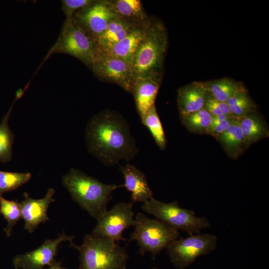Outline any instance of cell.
<instances>
[{
	"instance_id": "obj_1",
	"label": "cell",
	"mask_w": 269,
	"mask_h": 269,
	"mask_svg": "<svg viewBox=\"0 0 269 269\" xmlns=\"http://www.w3.org/2000/svg\"><path fill=\"white\" fill-rule=\"evenodd\" d=\"M87 147L104 164L112 166L134 158L138 152L129 126L119 114L110 111L94 116L85 130Z\"/></svg>"
},
{
	"instance_id": "obj_2",
	"label": "cell",
	"mask_w": 269,
	"mask_h": 269,
	"mask_svg": "<svg viewBox=\"0 0 269 269\" xmlns=\"http://www.w3.org/2000/svg\"><path fill=\"white\" fill-rule=\"evenodd\" d=\"M62 184L74 201L96 219L107 211L113 192L123 186L104 183L73 168L63 176Z\"/></svg>"
},
{
	"instance_id": "obj_3",
	"label": "cell",
	"mask_w": 269,
	"mask_h": 269,
	"mask_svg": "<svg viewBox=\"0 0 269 269\" xmlns=\"http://www.w3.org/2000/svg\"><path fill=\"white\" fill-rule=\"evenodd\" d=\"M167 43L164 25L160 21L151 18L134 57L133 68L136 79L151 76L161 79Z\"/></svg>"
},
{
	"instance_id": "obj_4",
	"label": "cell",
	"mask_w": 269,
	"mask_h": 269,
	"mask_svg": "<svg viewBox=\"0 0 269 269\" xmlns=\"http://www.w3.org/2000/svg\"><path fill=\"white\" fill-rule=\"evenodd\" d=\"M70 246L80 254L79 269H125L128 258L118 242L94 233L85 236L80 246L73 241Z\"/></svg>"
},
{
	"instance_id": "obj_5",
	"label": "cell",
	"mask_w": 269,
	"mask_h": 269,
	"mask_svg": "<svg viewBox=\"0 0 269 269\" xmlns=\"http://www.w3.org/2000/svg\"><path fill=\"white\" fill-rule=\"evenodd\" d=\"M142 209L170 227L189 235L200 233L210 226L206 218L196 216L193 210L181 207L176 201L165 203L152 197L143 203Z\"/></svg>"
},
{
	"instance_id": "obj_6",
	"label": "cell",
	"mask_w": 269,
	"mask_h": 269,
	"mask_svg": "<svg viewBox=\"0 0 269 269\" xmlns=\"http://www.w3.org/2000/svg\"><path fill=\"white\" fill-rule=\"evenodd\" d=\"M134 220V229L130 240L137 241L141 255L149 252L154 257L179 237L178 231L141 213H137Z\"/></svg>"
},
{
	"instance_id": "obj_7",
	"label": "cell",
	"mask_w": 269,
	"mask_h": 269,
	"mask_svg": "<svg viewBox=\"0 0 269 269\" xmlns=\"http://www.w3.org/2000/svg\"><path fill=\"white\" fill-rule=\"evenodd\" d=\"M56 53L72 56L91 69L97 54V47L94 40L72 19H65L57 41L44 61Z\"/></svg>"
},
{
	"instance_id": "obj_8",
	"label": "cell",
	"mask_w": 269,
	"mask_h": 269,
	"mask_svg": "<svg viewBox=\"0 0 269 269\" xmlns=\"http://www.w3.org/2000/svg\"><path fill=\"white\" fill-rule=\"evenodd\" d=\"M217 244L216 236L195 234L185 238L177 239L166 248L172 263L180 269L191 264L198 257L209 254Z\"/></svg>"
},
{
	"instance_id": "obj_9",
	"label": "cell",
	"mask_w": 269,
	"mask_h": 269,
	"mask_svg": "<svg viewBox=\"0 0 269 269\" xmlns=\"http://www.w3.org/2000/svg\"><path fill=\"white\" fill-rule=\"evenodd\" d=\"M90 69L100 80L117 84L132 93L136 80L133 65L97 52Z\"/></svg>"
},
{
	"instance_id": "obj_10",
	"label": "cell",
	"mask_w": 269,
	"mask_h": 269,
	"mask_svg": "<svg viewBox=\"0 0 269 269\" xmlns=\"http://www.w3.org/2000/svg\"><path fill=\"white\" fill-rule=\"evenodd\" d=\"M93 233L109 238L119 243L126 240L122 234L135 223L132 202H121L106 211L97 219Z\"/></svg>"
},
{
	"instance_id": "obj_11",
	"label": "cell",
	"mask_w": 269,
	"mask_h": 269,
	"mask_svg": "<svg viewBox=\"0 0 269 269\" xmlns=\"http://www.w3.org/2000/svg\"><path fill=\"white\" fill-rule=\"evenodd\" d=\"M117 16L109 0H95L89 6L76 12L73 21L94 42L105 31L110 22Z\"/></svg>"
},
{
	"instance_id": "obj_12",
	"label": "cell",
	"mask_w": 269,
	"mask_h": 269,
	"mask_svg": "<svg viewBox=\"0 0 269 269\" xmlns=\"http://www.w3.org/2000/svg\"><path fill=\"white\" fill-rule=\"evenodd\" d=\"M73 239V236L63 233L54 240L47 239L37 249L15 256L13 267L15 269H43L55 261L59 245L64 241L72 242Z\"/></svg>"
},
{
	"instance_id": "obj_13",
	"label": "cell",
	"mask_w": 269,
	"mask_h": 269,
	"mask_svg": "<svg viewBox=\"0 0 269 269\" xmlns=\"http://www.w3.org/2000/svg\"><path fill=\"white\" fill-rule=\"evenodd\" d=\"M55 192L54 189L50 188L43 198L37 199L24 192V199L20 203L21 217L24 222V228L28 232L32 233L40 223L49 220L47 211L50 204L55 201L53 198Z\"/></svg>"
},
{
	"instance_id": "obj_14",
	"label": "cell",
	"mask_w": 269,
	"mask_h": 269,
	"mask_svg": "<svg viewBox=\"0 0 269 269\" xmlns=\"http://www.w3.org/2000/svg\"><path fill=\"white\" fill-rule=\"evenodd\" d=\"M147 25L135 27L122 40L109 47L97 49V52L120 59L133 66L136 49L144 35Z\"/></svg>"
},
{
	"instance_id": "obj_15",
	"label": "cell",
	"mask_w": 269,
	"mask_h": 269,
	"mask_svg": "<svg viewBox=\"0 0 269 269\" xmlns=\"http://www.w3.org/2000/svg\"><path fill=\"white\" fill-rule=\"evenodd\" d=\"M120 171L125 180L123 186L131 193L132 203L141 202L143 203L152 198L144 174L136 166L128 164L120 166Z\"/></svg>"
},
{
	"instance_id": "obj_16",
	"label": "cell",
	"mask_w": 269,
	"mask_h": 269,
	"mask_svg": "<svg viewBox=\"0 0 269 269\" xmlns=\"http://www.w3.org/2000/svg\"><path fill=\"white\" fill-rule=\"evenodd\" d=\"M161 79L151 76L136 79L132 91L136 109L141 120L148 109L155 104V100Z\"/></svg>"
},
{
	"instance_id": "obj_17",
	"label": "cell",
	"mask_w": 269,
	"mask_h": 269,
	"mask_svg": "<svg viewBox=\"0 0 269 269\" xmlns=\"http://www.w3.org/2000/svg\"><path fill=\"white\" fill-rule=\"evenodd\" d=\"M207 95V93L201 82H193L180 88L177 99L180 115L203 109Z\"/></svg>"
},
{
	"instance_id": "obj_18",
	"label": "cell",
	"mask_w": 269,
	"mask_h": 269,
	"mask_svg": "<svg viewBox=\"0 0 269 269\" xmlns=\"http://www.w3.org/2000/svg\"><path fill=\"white\" fill-rule=\"evenodd\" d=\"M116 15L138 26H147L151 18L148 17L139 0H109Z\"/></svg>"
},
{
	"instance_id": "obj_19",
	"label": "cell",
	"mask_w": 269,
	"mask_h": 269,
	"mask_svg": "<svg viewBox=\"0 0 269 269\" xmlns=\"http://www.w3.org/2000/svg\"><path fill=\"white\" fill-rule=\"evenodd\" d=\"M137 26L124 19L116 17L95 41L97 49L106 48L118 42Z\"/></svg>"
},
{
	"instance_id": "obj_20",
	"label": "cell",
	"mask_w": 269,
	"mask_h": 269,
	"mask_svg": "<svg viewBox=\"0 0 269 269\" xmlns=\"http://www.w3.org/2000/svg\"><path fill=\"white\" fill-rule=\"evenodd\" d=\"M222 145L227 154L236 159L249 146L236 119L224 133L215 138Z\"/></svg>"
},
{
	"instance_id": "obj_21",
	"label": "cell",
	"mask_w": 269,
	"mask_h": 269,
	"mask_svg": "<svg viewBox=\"0 0 269 269\" xmlns=\"http://www.w3.org/2000/svg\"><path fill=\"white\" fill-rule=\"evenodd\" d=\"M238 121L248 145L269 136L267 124L256 112L238 119Z\"/></svg>"
},
{
	"instance_id": "obj_22",
	"label": "cell",
	"mask_w": 269,
	"mask_h": 269,
	"mask_svg": "<svg viewBox=\"0 0 269 269\" xmlns=\"http://www.w3.org/2000/svg\"><path fill=\"white\" fill-rule=\"evenodd\" d=\"M201 82L209 95L222 102H227L237 92L245 88L242 83L227 78Z\"/></svg>"
},
{
	"instance_id": "obj_23",
	"label": "cell",
	"mask_w": 269,
	"mask_h": 269,
	"mask_svg": "<svg viewBox=\"0 0 269 269\" xmlns=\"http://www.w3.org/2000/svg\"><path fill=\"white\" fill-rule=\"evenodd\" d=\"M227 103L232 116L237 120L256 111V105L245 87L237 92Z\"/></svg>"
},
{
	"instance_id": "obj_24",
	"label": "cell",
	"mask_w": 269,
	"mask_h": 269,
	"mask_svg": "<svg viewBox=\"0 0 269 269\" xmlns=\"http://www.w3.org/2000/svg\"><path fill=\"white\" fill-rule=\"evenodd\" d=\"M181 122L190 131L206 134L212 122V115L205 108L186 115H180Z\"/></svg>"
},
{
	"instance_id": "obj_25",
	"label": "cell",
	"mask_w": 269,
	"mask_h": 269,
	"mask_svg": "<svg viewBox=\"0 0 269 269\" xmlns=\"http://www.w3.org/2000/svg\"><path fill=\"white\" fill-rule=\"evenodd\" d=\"M13 105L2 118L0 124V162L10 161L12 157V147L14 136L8 126V119Z\"/></svg>"
},
{
	"instance_id": "obj_26",
	"label": "cell",
	"mask_w": 269,
	"mask_h": 269,
	"mask_svg": "<svg viewBox=\"0 0 269 269\" xmlns=\"http://www.w3.org/2000/svg\"><path fill=\"white\" fill-rule=\"evenodd\" d=\"M141 120L149 131L158 146L161 149H164L166 146V140L155 104L148 109Z\"/></svg>"
},
{
	"instance_id": "obj_27",
	"label": "cell",
	"mask_w": 269,
	"mask_h": 269,
	"mask_svg": "<svg viewBox=\"0 0 269 269\" xmlns=\"http://www.w3.org/2000/svg\"><path fill=\"white\" fill-rule=\"evenodd\" d=\"M0 214L7 221V225L4 231L9 237L13 227L21 218L20 203L17 200H6L0 194Z\"/></svg>"
},
{
	"instance_id": "obj_28",
	"label": "cell",
	"mask_w": 269,
	"mask_h": 269,
	"mask_svg": "<svg viewBox=\"0 0 269 269\" xmlns=\"http://www.w3.org/2000/svg\"><path fill=\"white\" fill-rule=\"evenodd\" d=\"M31 177L30 172H13L0 170V194L14 191L27 182Z\"/></svg>"
},
{
	"instance_id": "obj_29",
	"label": "cell",
	"mask_w": 269,
	"mask_h": 269,
	"mask_svg": "<svg viewBox=\"0 0 269 269\" xmlns=\"http://www.w3.org/2000/svg\"><path fill=\"white\" fill-rule=\"evenodd\" d=\"M94 1V0H62L61 1V9L66 16V19H71L76 12L89 6Z\"/></svg>"
},
{
	"instance_id": "obj_30",
	"label": "cell",
	"mask_w": 269,
	"mask_h": 269,
	"mask_svg": "<svg viewBox=\"0 0 269 269\" xmlns=\"http://www.w3.org/2000/svg\"><path fill=\"white\" fill-rule=\"evenodd\" d=\"M204 108L207 110L212 116L226 115L232 116L229 107L227 102L219 101L208 93Z\"/></svg>"
},
{
	"instance_id": "obj_31",
	"label": "cell",
	"mask_w": 269,
	"mask_h": 269,
	"mask_svg": "<svg viewBox=\"0 0 269 269\" xmlns=\"http://www.w3.org/2000/svg\"><path fill=\"white\" fill-rule=\"evenodd\" d=\"M235 120L236 119L234 118H230L218 124H211L206 134H210L216 138L227 130Z\"/></svg>"
},
{
	"instance_id": "obj_32",
	"label": "cell",
	"mask_w": 269,
	"mask_h": 269,
	"mask_svg": "<svg viewBox=\"0 0 269 269\" xmlns=\"http://www.w3.org/2000/svg\"><path fill=\"white\" fill-rule=\"evenodd\" d=\"M230 118H234L232 116L226 115L212 116V122L211 124H218Z\"/></svg>"
},
{
	"instance_id": "obj_33",
	"label": "cell",
	"mask_w": 269,
	"mask_h": 269,
	"mask_svg": "<svg viewBox=\"0 0 269 269\" xmlns=\"http://www.w3.org/2000/svg\"><path fill=\"white\" fill-rule=\"evenodd\" d=\"M43 269H67L64 268L61 266V262H58L55 261L51 265L48 266L47 268H45Z\"/></svg>"
},
{
	"instance_id": "obj_34",
	"label": "cell",
	"mask_w": 269,
	"mask_h": 269,
	"mask_svg": "<svg viewBox=\"0 0 269 269\" xmlns=\"http://www.w3.org/2000/svg\"><path fill=\"white\" fill-rule=\"evenodd\" d=\"M25 88L24 89H18L17 91H16V95H15V100L16 101L17 99H20L22 96L23 95V94H24V91L25 90Z\"/></svg>"
},
{
	"instance_id": "obj_35",
	"label": "cell",
	"mask_w": 269,
	"mask_h": 269,
	"mask_svg": "<svg viewBox=\"0 0 269 269\" xmlns=\"http://www.w3.org/2000/svg\"><path fill=\"white\" fill-rule=\"evenodd\" d=\"M156 269V268H154V269Z\"/></svg>"
}]
</instances>
